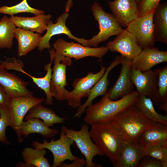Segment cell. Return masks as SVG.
I'll return each mask as SVG.
<instances>
[{
	"mask_svg": "<svg viewBox=\"0 0 167 167\" xmlns=\"http://www.w3.org/2000/svg\"><path fill=\"white\" fill-rule=\"evenodd\" d=\"M10 120L8 106L0 107V142L7 145L9 142L6 134L7 127L10 126Z\"/></svg>",
	"mask_w": 167,
	"mask_h": 167,
	"instance_id": "34",
	"label": "cell"
},
{
	"mask_svg": "<svg viewBox=\"0 0 167 167\" xmlns=\"http://www.w3.org/2000/svg\"><path fill=\"white\" fill-rule=\"evenodd\" d=\"M158 74V88L161 103L167 102V66L156 69Z\"/></svg>",
	"mask_w": 167,
	"mask_h": 167,
	"instance_id": "33",
	"label": "cell"
},
{
	"mask_svg": "<svg viewBox=\"0 0 167 167\" xmlns=\"http://www.w3.org/2000/svg\"><path fill=\"white\" fill-rule=\"evenodd\" d=\"M106 69L102 66L98 72H90L84 77L75 79L73 84V90L68 91L66 95V100L68 105L74 108L79 106L82 98L88 96L91 89L102 76Z\"/></svg>",
	"mask_w": 167,
	"mask_h": 167,
	"instance_id": "12",
	"label": "cell"
},
{
	"mask_svg": "<svg viewBox=\"0 0 167 167\" xmlns=\"http://www.w3.org/2000/svg\"><path fill=\"white\" fill-rule=\"evenodd\" d=\"M73 5L72 0H68L65 7V12L68 13Z\"/></svg>",
	"mask_w": 167,
	"mask_h": 167,
	"instance_id": "40",
	"label": "cell"
},
{
	"mask_svg": "<svg viewBox=\"0 0 167 167\" xmlns=\"http://www.w3.org/2000/svg\"><path fill=\"white\" fill-rule=\"evenodd\" d=\"M91 126L89 133L92 140L113 165L119 155L124 139L111 121Z\"/></svg>",
	"mask_w": 167,
	"mask_h": 167,
	"instance_id": "3",
	"label": "cell"
},
{
	"mask_svg": "<svg viewBox=\"0 0 167 167\" xmlns=\"http://www.w3.org/2000/svg\"><path fill=\"white\" fill-rule=\"evenodd\" d=\"M52 17L50 14H40L33 17L13 16L10 18L18 28L42 34L46 30L48 24Z\"/></svg>",
	"mask_w": 167,
	"mask_h": 167,
	"instance_id": "22",
	"label": "cell"
},
{
	"mask_svg": "<svg viewBox=\"0 0 167 167\" xmlns=\"http://www.w3.org/2000/svg\"><path fill=\"white\" fill-rule=\"evenodd\" d=\"M106 46L110 51L118 52L121 56L130 60L138 55L143 49L137 44L134 35L126 29L113 40L109 41Z\"/></svg>",
	"mask_w": 167,
	"mask_h": 167,
	"instance_id": "13",
	"label": "cell"
},
{
	"mask_svg": "<svg viewBox=\"0 0 167 167\" xmlns=\"http://www.w3.org/2000/svg\"><path fill=\"white\" fill-rule=\"evenodd\" d=\"M122 57V69L120 75L115 84L109 90V97L112 100L122 97L134 91V85L131 77V60Z\"/></svg>",
	"mask_w": 167,
	"mask_h": 167,
	"instance_id": "19",
	"label": "cell"
},
{
	"mask_svg": "<svg viewBox=\"0 0 167 167\" xmlns=\"http://www.w3.org/2000/svg\"><path fill=\"white\" fill-rule=\"evenodd\" d=\"M154 36L156 41L167 45V2L159 3L153 16Z\"/></svg>",
	"mask_w": 167,
	"mask_h": 167,
	"instance_id": "24",
	"label": "cell"
},
{
	"mask_svg": "<svg viewBox=\"0 0 167 167\" xmlns=\"http://www.w3.org/2000/svg\"><path fill=\"white\" fill-rule=\"evenodd\" d=\"M53 61L54 66L50 83V91L53 96L57 100L65 101L68 91L65 88L67 85L66 68L67 66L72 64V60L69 57L55 53Z\"/></svg>",
	"mask_w": 167,
	"mask_h": 167,
	"instance_id": "10",
	"label": "cell"
},
{
	"mask_svg": "<svg viewBox=\"0 0 167 167\" xmlns=\"http://www.w3.org/2000/svg\"><path fill=\"white\" fill-rule=\"evenodd\" d=\"M109 95V90L100 101L87 107L84 119L86 124L92 126L111 121L134 105L139 96L134 90L120 99L114 101L110 99Z\"/></svg>",
	"mask_w": 167,
	"mask_h": 167,
	"instance_id": "1",
	"label": "cell"
},
{
	"mask_svg": "<svg viewBox=\"0 0 167 167\" xmlns=\"http://www.w3.org/2000/svg\"><path fill=\"white\" fill-rule=\"evenodd\" d=\"M39 103L32 107L25 116L24 120L32 118L41 119L45 124L49 127L56 123L64 122V118L58 116L52 109L44 107Z\"/></svg>",
	"mask_w": 167,
	"mask_h": 167,
	"instance_id": "26",
	"label": "cell"
},
{
	"mask_svg": "<svg viewBox=\"0 0 167 167\" xmlns=\"http://www.w3.org/2000/svg\"><path fill=\"white\" fill-rule=\"evenodd\" d=\"M16 26L9 18L4 16L0 20V49H11Z\"/></svg>",
	"mask_w": 167,
	"mask_h": 167,
	"instance_id": "30",
	"label": "cell"
},
{
	"mask_svg": "<svg viewBox=\"0 0 167 167\" xmlns=\"http://www.w3.org/2000/svg\"><path fill=\"white\" fill-rule=\"evenodd\" d=\"M134 105L147 117L156 123L167 125V114L163 115L155 110L151 99L147 96L139 95Z\"/></svg>",
	"mask_w": 167,
	"mask_h": 167,
	"instance_id": "29",
	"label": "cell"
},
{
	"mask_svg": "<svg viewBox=\"0 0 167 167\" xmlns=\"http://www.w3.org/2000/svg\"><path fill=\"white\" fill-rule=\"evenodd\" d=\"M108 2L112 14L121 26L126 28L138 16L136 0H114Z\"/></svg>",
	"mask_w": 167,
	"mask_h": 167,
	"instance_id": "16",
	"label": "cell"
},
{
	"mask_svg": "<svg viewBox=\"0 0 167 167\" xmlns=\"http://www.w3.org/2000/svg\"><path fill=\"white\" fill-rule=\"evenodd\" d=\"M158 77L156 69L142 72L131 69V79L139 95L148 96L156 106L161 102L157 85Z\"/></svg>",
	"mask_w": 167,
	"mask_h": 167,
	"instance_id": "7",
	"label": "cell"
},
{
	"mask_svg": "<svg viewBox=\"0 0 167 167\" xmlns=\"http://www.w3.org/2000/svg\"><path fill=\"white\" fill-rule=\"evenodd\" d=\"M42 37L40 33L19 28H16L14 37L18 42V56H25L38 47Z\"/></svg>",
	"mask_w": 167,
	"mask_h": 167,
	"instance_id": "23",
	"label": "cell"
},
{
	"mask_svg": "<svg viewBox=\"0 0 167 167\" xmlns=\"http://www.w3.org/2000/svg\"><path fill=\"white\" fill-rule=\"evenodd\" d=\"M59 133L56 129L50 128L39 118H32L23 122L20 129L21 136L27 137L30 134L37 133L45 139L52 138Z\"/></svg>",
	"mask_w": 167,
	"mask_h": 167,
	"instance_id": "25",
	"label": "cell"
},
{
	"mask_svg": "<svg viewBox=\"0 0 167 167\" xmlns=\"http://www.w3.org/2000/svg\"><path fill=\"white\" fill-rule=\"evenodd\" d=\"M111 121L124 140L136 143L146 130L157 123L147 117L134 105Z\"/></svg>",
	"mask_w": 167,
	"mask_h": 167,
	"instance_id": "2",
	"label": "cell"
},
{
	"mask_svg": "<svg viewBox=\"0 0 167 167\" xmlns=\"http://www.w3.org/2000/svg\"><path fill=\"white\" fill-rule=\"evenodd\" d=\"M91 9L95 19L98 23L99 31L96 35L87 40L86 46L96 47L100 43L111 36L118 35L124 29L113 15L105 12L98 2H94Z\"/></svg>",
	"mask_w": 167,
	"mask_h": 167,
	"instance_id": "4",
	"label": "cell"
},
{
	"mask_svg": "<svg viewBox=\"0 0 167 167\" xmlns=\"http://www.w3.org/2000/svg\"><path fill=\"white\" fill-rule=\"evenodd\" d=\"M56 54H59L76 60L88 56L94 57L101 59L109 50L106 46L92 48L83 46L80 43L68 42L59 38L53 44Z\"/></svg>",
	"mask_w": 167,
	"mask_h": 167,
	"instance_id": "9",
	"label": "cell"
},
{
	"mask_svg": "<svg viewBox=\"0 0 167 167\" xmlns=\"http://www.w3.org/2000/svg\"><path fill=\"white\" fill-rule=\"evenodd\" d=\"M143 152L144 156L157 159L163 163L164 167H167V143L152 146Z\"/></svg>",
	"mask_w": 167,
	"mask_h": 167,
	"instance_id": "32",
	"label": "cell"
},
{
	"mask_svg": "<svg viewBox=\"0 0 167 167\" xmlns=\"http://www.w3.org/2000/svg\"><path fill=\"white\" fill-rule=\"evenodd\" d=\"M144 156L138 143L124 140L118 157L113 165L115 167H138Z\"/></svg>",
	"mask_w": 167,
	"mask_h": 167,
	"instance_id": "20",
	"label": "cell"
},
{
	"mask_svg": "<svg viewBox=\"0 0 167 167\" xmlns=\"http://www.w3.org/2000/svg\"><path fill=\"white\" fill-rule=\"evenodd\" d=\"M23 12L30 13L35 15L45 13L43 11L31 7L28 3L27 0H23L17 4L11 6H3L0 7V13L9 15L11 16Z\"/></svg>",
	"mask_w": 167,
	"mask_h": 167,
	"instance_id": "31",
	"label": "cell"
},
{
	"mask_svg": "<svg viewBox=\"0 0 167 167\" xmlns=\"http://www.w3.org/2000/svg\"><path fill=\"white\" fill-rule=\"evenodd\" d=\"M10 97L3 87L0 84V107L7 106Z\"/></svg>",
	"mask_w": 167,
	"mask_h": 167,
	"instance_id": "38",
	"label": "cell"
},
{
	"mask_svg": "<svg viewBox=\"0 0 167 167\" xmlns=\"http://www.w3.org/2000/svg\"><path fill=\"white\" fill-rule=\"evenodd\" d=\"M71 164H65L62 162L59 167H82L86 166L85 160L79 157L75 161H72Z\"/></svg>",
	"mask_w": 167,
	"mask_h": 167,
	"instance_id": "39",
	"label": "cell"
},
{
	"mask_svg": "<svg viewBox=\"0 0 167 167\" xmlns=\"http://www.w3.org/2000/svg\"><path fill=\"white\" fill-rule=\"evenodd\" d=\"M46 153L45 148L27 147L22 152L21 155L27 167H50L48 159L44 157Z\"/></svg>",
	"mask_w": 167,
	"mask_h": 167,
	"instance_id": "28",
	"label": "cell"
},
{
	"mask_svg": "<svg viewBox=\"0 0 167 167\" xmlns=\"http://www.w3.org/2000/svg\"><path fill=\"white\" fill-rule=\"evenodd\" d=\"M138 167H164L163 163L155 158L143 156L141 159Z\"/></svg>",
	"mask_w": 167,
	"mask_h": 167,
	"instance_id": "37",
	"label": "cell"
},
{
	"mask_svg": "<svg viewBox=\"0 0 167 167\" xmlns=\"http://www.w3.org/2000/svg\"><path fill=\"white\" fill-rule=\"evenodd\" d=\"M161 1V0H142L138 4V16H144L149 13L155 8Z\"/></svg>",
	"mask_w": 167,
	"mask_h": 167,
	"instance_id": "35",
	"label": "cell"
},
{
	"mask_svg": "<svg viewBox=\"0 0 167 167\" xmlns=\"http://www.w3.org/2000/svg\"><path fill=\"white\" fill-rule=\"evenodd\" d=\"M122 58L121 56H117L109 66L106 68L102 76L91 89L88 98L85 102L78 107L74 118H80L85 112L87 107L92 104V101L95 98L99 96H102L105 94L107 90L109 84V82L108 79L109 74L113 68L121 63Z\"/></svg>",
	"mask_w": 167,
	"mask_h": 167,
	"instance_id": "17",
	"label": "cell"
},
{
	"mask_svg": "<svg viewBox=\"0 0 167 167\" xmlns=\"http://www.w3.org/2000/svg\"><path fill=\"white\" fill-rule=\"evenodd\" d=\"M155 9L146 15L138 16L126 28L135 37L138 45L143 49L152 47L156 42L154 36L153 16Z\"/></svg>",
	"mask_w": 167,
	"mask_h": 167,
	"instance_id": "11",
	"label": "cell"
},
{
	"mask_svg": "<svg viewBox=\"0 0 167 167\" xmlns=\"http://www.w3.org/2000/svg\"><path fill=\"white\" fill-rule=\"evenodd\" d=\"M45 100L42 98L31 97H11L8 105L10 120V126L17 135L18 142L21 143L23 139L20 129L23 119L29 110L36 105Z\"/></svg>",
	"mask_w": 167,
	"mask_h": 167,
	"instance_id": "6",
	"label": "cell"
},
{
	"mask_svg": "<svg viewBox=\"0 0 167 167\" xmlns=\"http://www.w3.org/2000/svg\"><path fill=\"white\" fill-rule=\"evenodd\" d=\"M73 140L67 137L61 130L59 139L54 140L52 138L50 142L44 140L42 143L37 141H33L32 145L36 149H47L52 153L54 161L52 167H59L65 161L69 160L72 161H75L79 157L75 156L71 152V147L75 145Z\"/></svg>",
	"mask_w": 167,
	"mask_h": 167,
	"instance_id": "8",
	"label": "cell"
},
{
	"mask_svg": "<svg viewBox=\"0 0 167 167\" xmlns=\"http://www.w3.org/2000/svg\"><path fill=\"white\" fill-rule=\"evenodd\" d=\"M0 65L8 70H15L23 74L25 72L23 69L24 66L23 62L20 60L15 58H8L2 62Z\"/></svg>",
	"mask_w": 167,
	"mask_h": 167,
	"instance_id": "36",
	"label": "cell"
},
{
	"mask_svg": "<svg viewBox=\"0 0 167 167\" xmlns=\"http://www.w3.org/2000/svg\"><path fill=\"white\" fill-rule=\"evenodd\" d=\"M138 4L142 0H136Z\"/></svg>",
	"mask_w": 167,
	"mask_h": 167,
	"instance_id": "41",
	"label": "cell"
},
{
	"mask_svg": "<svg viewBox=\"0 0 167 167\" xmlns=\"http://www.w3.org/2000/svg\"><path fill=\"white\" fill-rule=\"evenodd\" d=\"M50 61L44 66V70L47 71L45 75L42 78H37L26 73V75L31 78L32 81L38 87L44 90L46 96L45 102L48 105H52L53 102V96L50 91V83L51 79L52 69L51 68L52 62L55 55V51L53 48L49 50Z\"/></svg>",
	"mask_w": 167,
	"mask_h": 167,
	"instance_id": "27",
	"label": "cell"
},
{
	"mask_svg": "<svg viewBox=\"0 0 167 167\" xmlns=\"http://www.w3.org/2000/svg\"><path fill=\"white\" fill-rule=\"evenodd\" d=\"M28 83L14 74L8 72L0 65V84L10 97H31L33 92L27 88Z\"/></svg>",
	"mask_w": 167,
	"mask_h": 167,
	"instance_id": "18",
	"label": "cell"
},
{
	"mask_svg": "<svg viewBox=\"0 0 167 167\" xmlns=\"http://www.w3.org/2000/svg\"><path fill=\"white\" fill-rule=\"evenodd\" d=\"M61 130L73 140L81 153L85 156L87 167H102L101 165L93 161L95 156L104 155L91 139L88 124H83L79 131H75L71 128L69 129L64 126L61 127Z\"/></svg>",
	"mask_w": 167,
	"mask_h": 167,
	"instance_id": "5",
	"label": "cell"
},
{
	"mask_svg": "<svg viewBox=\"0 0 167 167\" xmlns=\"http://www.w3.org/2000/svg\"><path fill=\"white\" fill-rule=\"evenodd\" d=\"M167 62V51L156 47L143 49L140 53L131 62L132 69L143 72L151 69L154 66Z\"/></svg>",
	"mask_w": 167,
	"mask_h": 167,
	"instance_id": "15",
	"label": "cell"
},
{
	"mask_svg": "<svg viewBox=\"0 0 167 167\" xmlns=\"http://www.w3.org/2000/svg\"><path fill=\"white\" fill-rule=\"evenodd\" d=\"M69 15L68 13L65 11L58 18L56 23L54 24L52 21H49L46 28V32L42 36L38 46V50L39 51H42L45 49L50 48L51 46L49 41L51 37L56 35L62 34L67 35L68 38L74 40L86 46L87 40L75 36L66 26V22Z\"/></svg>",
	"mask_w": 167,
	"mask_h": 167,
	"instance_id": "14",
	"label": "cell"
},
{
	"mask_svg": "<svg viewBox=\"0 0 167 167\" xmlns=\"http://www.w3.org/2000/svg\"><path fill=\"white\" fill-rule=\"evenodd\" d=\"M167 143V125L157 123L142 133L138 143L143 151L152 146Z\"/></svg>",
	"mask_w": 167,
	"mask_h": 167,
	"instance_id": "21",
	"label": "cell"
}]
</instances>
